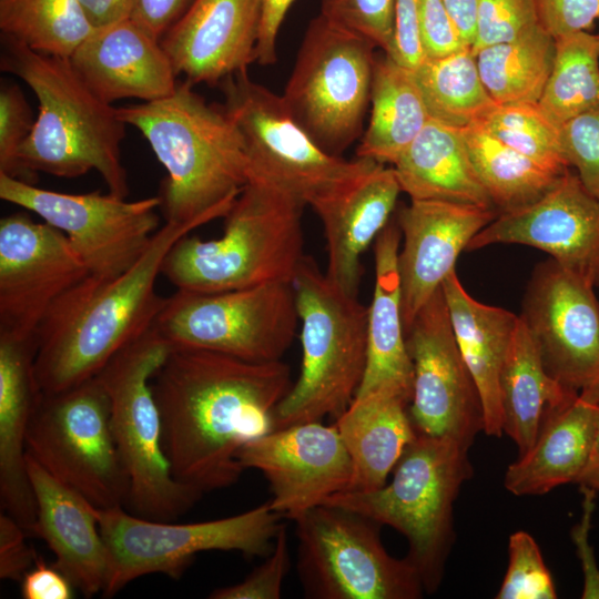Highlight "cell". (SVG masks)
Returning <instances> with one entry per match:
<instances>
[{"label":"cell","mask_w":599,"mask_h":599,"mask_svg":"<svg viewBox=\"0 0 599 599\" xmlns=\"http://www.w3.org/2000/svg\"><path fill=\"white\" fill-rule=\"evenodd\" d=\"M173 476L202 494L234 485L241 448L274 429L290 367L173 347L151 380Z\"/></svg>","instance_id":"1"},{"label":"cell","mask_w":599,"mask_h":599,"mask_svg":"<svg viewBox=\"0 0 599 599\" xmlns=\"http://www.w3.org/2000/svg\"><path fill=\"white\" fill-rule=\"evenodd\" d=\"M192 231L165 222L128 271L111 278L88 275L55 301L37 331L34 367L42 393L95 377L153 326L166 300L155 288L163 260Z\"/></svg>","instance_id":"2"},{"label":"cell","mask_w":599,"mask_h":599,"mask_svg":"<svg viewBox=\"0 0 599 599\" xmlns=\"http://www.w3.org/2000/svg\"><path fill=\"white\" fill-rule=\"evenodd\" d=\"M193 87L183 80L164 99L118 111L166 171L159 192L165 222L195 230L229 213L250 181V164L222 105L207 103Z\"/></svg>","instance_id":"3"},{"label":"cell","mask_w":599,"mask_h":599,"mask_svg":"<svg viewBox=\"0 0 599 599\" xmlns=\"http://www.w3.org/2000/svg\"><path fill=\"white\" fill-rule=\"evenodd\" d=\"M0 68L21 79L38 100L33 129L19 160L35 182L38 172L72 179L97 171L109 193L129 195L121 159L126 123L100 99L69 59L35 52L2 35Z\"/></svg>","instance_id":"4"},{"label":"cell","mask_w":599,"mask_h":599,"mask_svg":"<svg viewBox=\"0 0 599 599\" xmlns=\"http://www.w3.org/2000/svg\"><path fill=\"white\" fill-rule=\"evenodd\" d=\"M305 205L260 180H250L224 219L223 235L182 236L161 275L176 290L216 293L266 283H293L305 260Z\"/></svg>","instance_id":"5"},{"label":"cell","mask_w":599,"mask_h":599,"mask_svg":"<svg viewBox=\"0 0 599 599\" xmlns=\"http://www.w3.org/2000/svg\"><path fill=\"white\" fill-rule=\"evenodd\" d=\"M468 449L450 439L416 434L382 488L342 491L324 504L353 510L405 536L406 558L425 592L433 593L454 542L455 500L473 475Z\"/></svg>","instance_id":"6"},{"label":"cell","mask_w":599,"mask_h":599,"mask_svg":"<svg viewBox=\"0 0 599 599\" xmlns=\"http://www.w3.org/2000/svg\"><path fill=\"white\" fill-rule=\"evenodd\" d=\"M302 367L274 412V429L337 418L354 399L367 363L368 307L335 287L311 257L293 282Z\"/></svg>","instance_id":"7"},{"label":"cell","mask_w":599,"mask_h":599,"mask_svg":"<svg viewBox=\"0 0 599 599\" xmlns=\"http://www.w3.org/2000/svg\"><path fill=\"white\" fill-rule=\"evenodd\" d=\"M171 348L152 326L97 375L110 398L112 432L129 479L126 507L158 521L177 519L203 495L175 479L162 445L151 380Z\"/></svg>","instance_id":"8"},{"label":"cell","mask_w":599,"mask_h":599,"mask_svg":"<svg viewBox=\"0 0 599 599\" xmlns=\"http://www.w3.org/2000/svg\"><path fill=\"white\" fill-rule=\"evenodd\" d=\"M220 85L222 108L244 143L250 180L263 181L313 207L377 163L327 153L294 119L282 95L254 81L247 70Z\"/></svg>","instance_id":"9"},{"label":"cell","mask_w":599,"mask_h":599,"mask_svg":"<svg viewBox=\"0 0 599 599\" xmlns=\"http://www.w3.org/2000/svg\"><path fill=\"white\" fill-rule=\"evenodd\" d=\"M93 510L109 556L104 597H112L133 580L152 573L179 579L195 556L204 551L267 557L282 526V517L268 501L231 517L190 524L148 519L124 507L93 506Z\"/></svg>","instance_id":"10"},{"label":"cell","mask_w":599,"mask_h":599,"mask_svg":"<svg viewBox=\"0 0 599 599\" xmlns=\"http://www.w3.org/2000/svg\"><path fill=\"white\" fill-rule=\"evenodd\" d=\"M26 455L94 507H126L129 479L112 432L110 398L98 376L42 393Z\"/></svg>","instance_id":"11"},{"label":"cell","mask_w":599,"mask_h":599,"mask_svg":"<svg viewBox=\"0 0 599 599\" xmlns=\"http://www.w3.org/2000/svg\"><path fill=\"white\" fill-rule=\"evenodd\" d=\"M296 570L311 599H419L416 568L384 548L376 521L323 504L294 520Z\"/></svg>","instance_id":"12"},{"label":"cell","mask_w":599,"mask_h":599,"mask_svg":"<svg viewBox=\"0 0 599 599\" xmlns=\"http://www.w3.org/2000/svg\"><path fill=\"white\" fill-rule=\"evenodd\" d=\"M375 47L318 14L302 40L282 98L327 153H342L363 134Z\"/></svg>","instance_id":"13"},{"label":"cell","mask_w":599,"mask_h":599,"mask_svg":"<svg viewBox=\"0 0 599 599\" xmlns=\"http://www.w3.org/2000/svg\"><path fill=\"white\" fill-rule=\"evenodd\" d=\"M293 283L166 297L153 327L171 347L222 353L248 362L281 361L296 334Z\"/></svg>","instance_id":"14"},{"label":"cell","mask_w":599,"mask_h":599,"mask_svg":"<svg viewBox=\"0 0 599 599\" xmlns=\"http://www.w3.org/2000/svg\"><path fill=\"white\" fill-rule=\"evenodd\" d=\"M0 199L61 231L89 275L100 278L128 271L160 229L159 195L128 201L109 192L63 193L0 173Z\"/></svg>","instance_id":"15"},{"label":"cell","mask_w":599,"mask_h":599,"mask_svg":"<svg viewBox=\"0 0 599 599\" xmlns=\"http://www.w3.org/2000/svg\"><path fill=\"white\" fill-rule=\"evenodd\" d=\"M413 365L408 413L416 434L470 447L484 430L480 395L458 348L440 287L405 332Z\"/></svg>","instance_id":"16"},{"label":"cell","mask_w":599,"mask_h":599,"mask_svg":"<svg viewBox=\"0 0 599 599\" xmlns=\"http://www.w3.org/2000/svg\"><path fill=\"white\" fill-rule=\"evenodd\" d=\"M519 316L547 373L567 390L599 402L595 287L549 258L535 267Z\"/></svg>","instance_id":"17"},{"label":"cell","mask_w":599,"mask_h":599,"mask_svg":"<svg viewBox=\"0 0 599 599\" xmlns=\"http://www.w3.org/2000/svg\"><path fill=\"white\" fill-rule=\"evenodd\" d=\"M89 275L68 237L17 212L0 220V333L37 335L43 317Z\"/></svg>","instance_id":"18"},{"label":"cell","mask_w":599,"mask_h":599,"mask_svg":"<svg viewBox=\"0 0 599 599\" xmlns=\"http://www.w3.org/2000/svg\"><path fill=\"white\" fill-rule=\"evenodd\" d=\"M244 469L261 471L268 481L271 508L297 519L351 487L353 465L335 425L307 422L251 440L238 451Z\"/></svg>","instance_id":"19"},{"label":"cell","mask_w":599,"mask_h":599,"mask_svg":"<svg viewBox=\"0 0 599 599\" xmlns=\"http://www.w3.org/2000/svg\"><path fill=\"white\" fill-rule=\"evenodd\" d=\"M541 250L561 267L599 287V199L567 170L537 202L499 213L478 232L466 251L493 244Z\"/></svg>","instance_id":"20"},{"label":"cell","mask_w":599,"mask_h":599,"mask_svg":"<svg viewBox=\"0 0 599 599\" xmlns=\"http://www.w3.org/2000/svg\"><path fill=\"white\" fill-rule=\"evenodd\" d=\"M498 214L496 209L438 200H410L398 211L396 222L403 240L398 271L405 332L455 271L461 251Z\"/></svg>","instance_id":"21"},{"label":"cell","mask_w":599,"mask_h":599,"mask_svg":"<svg viewBox=\"0 0 599 599\" xmlns=\"http://www.w3.org/2000/svg\"><path fill=\"white\" fill-rule=\"evenodd\" d=\"M261 0H192L161 38L177 75L219 85L255 62Z\"/></svg>","instance_id":"22"},{"label":"cell","mask_w":599,"mask_h":599,"mask_svg":"<svg viewBox=\"0 0 599 599\" xmlns=\"http://www.w3.org/2000/svg\"><path fill=\"white\" fill-rule=\"evenodd\" d=\"M104 102H151L171 95L179 82L161 41L131 17L97 27L69 59Z\"/></svg>","instance_id":"23"},{"label":"cell","mask_w":599,"mask_h":599,"mask_svg":"<svg viewBox=\"0 0 599 599\" xmlns=\"http://www.w3.org/2000/svg\"><path fill=\"white\" fill-rule=\"evenodd\" d=\"M400 192L394 167L374 163L339 192L312 207L326 240L325 275L344 294L358 296L362 256L389 223Z\"/></svg>","instance_id":"24"},{"label":"cell","mask_w":599,"mask_h":599,"mask_svg":"<svg viewBox=\"0 0 599 599\" xmlns=\"http://www.w3.org/2000/svg\"><path fill=\"white\" fill-rule=\"evenodd\" d=\"M37 335L0 333V500L28 534L37 507L27 469L26 439L42 396L35 376Z\"/></svg>","instance_id":"25"},{"label":"cell","mask_w":599,"mask_h":599,"mask_svg":"<svg viewBox=\"0 0 599 599\" xmlns=\"http://www.w3.org/2000/svg\"><path fill=\"white\" fill-rule=\"evenodd\" d=\"M27 469L37 507L32 535L45 541L52 565L77 590L88 598L102 593L109 556L93 505L28 456Z\"/></svg>","instance_id":"26"},{"label":"cell","mask_w":599,"mask_h":599,"mask_svg":"<svg viewBox=\"0 0 599 599\" xmlns=\"http://www.w3.org/2000/svg\"><path fill=\"white\" fill-rule=\"evenodd\" d=\"M400 242L402 233L396 221H389L374 242L375 282L367 316V363L355 396L390 389L410 403L413 365L402 314Z\"/></svg>","instance_id":"27"},{"label":"cell","mask_w":599,"mask_h":599,"mask_svg":"<svg viewBox=\"0 0 599 599\" xmlns=\"http://www.w3.org/2000/svg\"><path fill=\"white\" fill-rule=\"evenodd\" d=\"M598 403L579 394L566 404L547 406L534 444L508 466L505 488L516 496H538L577 484L589 461Z\"/></svg>","instance_id":"28"},{"label":"cell","mask_w":599,"mask_h":599,"mask_svg":"<svg viewBox=\"0 0 599 599\" xmlns=\"http://www.w3.org/2000/svg\"><path fill=\"white\" fill-rule=\"evenodd\" d=\"M455 338L480 395L484 432L502 435L500 375L519 315L475 300L456 271L441 285Z\"/></svg>","instance_id":"29"},{"label":"cell","mask_w":599,"mask_h":599,"mask_svg":"<svg viewBox=\"0 0 599 599\" xmlns=\"http://www.w3.org/2000/svg\"><path fill=\"white\" fill-rule=\"evenodd\" d=\"M409 400L390 389L355 396L335 418V427L353 465L348 490L382 488L416 432L408 413Z\"/></svg>","instance_id":"30"},{"label":"cell","mask_w":599,"mask_h":599,"mask_svg":"<svg viewBox=\"0 0 599 599\" xmlns=\"http://www.w3.org/2000/svg\"><path fill=\"white\" fill-rule=\"evenodd\" d=\"M393 167L402 192L410 200L496 209L474 169L460 129L430 119Z\"/></svg>","instance_id":"31"},{"label":"cell","mask_w":599,"mask_h":599,"mask_svg":"<svg viewBox=\"0 0 599 599\" xmlns=\"http://www.w3.org/2000/svg\"><path fill=\"white\" fill-rule=\"evenodd\" d=\"M369 103V122L356 155L394 165L432 119L413 71L386 54L376 59Z\"/></svg>","instance_id":"32"},{"label":"cell","mask_w":599,"mask_h":599,"mask_svg":"<svg viewBox=\"0 0 599 599\" xmlns=\"http://www.w3.org/2000/svg\"><path fill=\"white\" fill-rule=\"evenodd\" d=\"M578 395L564 388L547 373L519 316L500 375L502 434L515 441L519 455L534 444L545 408L566 404Z\"/></svg>","instance_id":"33"},{"label":"cell","mask_w":599,"mask_h":599,"mask_svg":"<svg viewBox=\"0 0 599 599\" xmlns=\"http://www.w3.org/2000/svg\"><path fill=\"white\" fill-rule=\"evenodd\" d=\"M556 40L538 24L526 34L475 52L481 81L497 104L538 103L551 72Z\"/></svg>","instance_id":"34"},{"label":"cell","mask_w":599,"mask_h":599,"mask_svg":"<svg viewBox=\"0 0 599 599\" xmlns=\"http://www.w3.org/2000/svg\"><path fill=\"white\" fill-rule=\"evenodd\" d=\"M463 132L474 169L499 213L531 205L560 176L498 141L477 124Z\"/></svg>","instance_id":"35"},{"label":"cell","mask_w":599,"mask_h":599,"mask_svg":"<svg viewBox=\"0 0 599 599\" xmlns=\"http://www.w3.org/2000/svg\"><path fill=\"white\" fill-rule=\"evenodd\" d=\"M432 119L464 130L479 123L497 104L486 90L471 48L425 59L413 70Z\"/></svg>","instance_id":"36"},{"label":"cell","mask_w":599,"mask_h":599,"mask_svg":"<svg viewBox=\"0 0 599 599\" xmlns=\"http://www.w3.org/2000/svg\"><path fill=\"white\" fill-rule=\"evenodd\" d=\"M97 27L79 0H0V30L31 50L70 59Z\"/></svg>","instance_id":"37"},{"label":"cell","mask_w":599,"mask_h":599,"mask_svg":"<svg viewBox=\"0 0 599 599\" xmlns=\"http://www.w3.org/2000/svg\"><path fill=\"white\" fill-rule=\"evenodd\" d=\"M555 40L554 64L538 105L560 128L599 109V33L581 31Z\"/></svg>","instance_id":"38"},{"label":"cell","mask_w":599,"mask_h":599,"mask_svg":"<svg viewBox=\"0 0 599 599\" xmlns=\"http://www.w3.org/2000/svg\"><path fill=\"white\" fill-rule=\"evenodd\" d=\"M477 125L555 174L569 170L560 128L547 118L538 103L496 104Z\"/></svg>","instance_id":"39"},{"label":"cell","mask_w":599,"mask_h":599,"mask_svg":"<svg viewBox=\"0 0 599 599\" xmlns=\"http://www.w3.org/2000/svg\"><path fill=\"white\" fill-rule=\"evenodd\" d=\"M509 561L497 599H555L550 571L534 537L526 531L510 535Z\"/></svg>","instance_id":"40"},{"label":"cell","mask_w":599,"mask_h":599,"mask_svg":"<svg viewBox=\"0 0 599 599\" xmlns=\"http://www.w3.org/2000/svg\"><path fill=\"white\" fill-rule=\"evenodd\" d=\"M328 22L355 34L388 54L394 35V0H322Z\"/></svg>","instance_id":"41"},{"label":"cell","mask_w":599,"mask_h":599,"mask_svg":"<svg viewBox=\"0 0 599 599\" xmlns=\"http://www.w3.org/2000/svg\"><path fill=\"white\" fill-rule=\"evenodd\" d=\"M35 118L20 87L9 81L0 85V173L32 183L21 166L19 152L29 138Z\"/></svg>","instance_id":"42"},{"label":"cell","mask_w":599,"mask_h":599,"mask_svg":"<svg viewBox=\"0 0 599 599\" xmlns=\"http://www.w3.org/2000/svg\"><path fill=\"white\" fill-rule=\"evenodd\" d=\"M538 24L536 0H479L471 50L512 41Z\"/></svg>","instance_id":"43"},{"label":"cell","mask_w":599,"mask_h":599,"mask_svg":"<svg viewBox=\"0 0 599 599\" xmlns=\"http://www.w3.org/2000/svg\"><path fill=\"white\" fill-rule=\"evenodd\" d=\"M291 567L287 531L281 526L271 552L242 581L214 589L211 599H280L284 579Z\"/></svg>","instance_id":"44"},{"label":"cell","mask_w":599,"mask_h":599,"mask_svg":"<svg viewBox=\"0 0 599 599\" xmlns=\"http://www.w3.org/2000/svg\"><path fill=\"white\" fill-rule=\"evenodd\" d=\"M565 159L582 185L599 199V109L560 126Z\"/></svg>","instance_id":"45"},{"label":"cell","mask_w":599,"mask_h":599,"mask_svg":"<svg viewBox=\"0 0 599 599\" xmlns=\"http://www.w3.org/2000/svg\"><path fill=\"white\" fill-rule=\"evenodd\" d=\"M419 33L425 59L468 48L443 0H419Z\"/></svg>","instance_id":"46"},{"label":"cell","mask_w":599,"mask_h":599,"mask_svg":"<svg viewBox=\"0 0 599 599\" xmlns=\"http://www.w3.org/2000/svg\"><path fill=\"white\" fill-rule=\"evenodd\" d=\"M540 26L554 39L589 31L599 22V0H536Z\"/></svg>","instance_id":"47"},{"label":"cell","mask_w":599,"mask_h":599,"mask_svg":"<svg viewBox=\"0 0 599 599\" xmlns=\"http://www.w3.org/2000/svg\"><path fill=\"white\" fill-rule=\"evenodd\" d=\"M386 55L412 71L425 60L419 33V0H394L393 44Z\"/></svg>","instance_id":"48"},{"label":"cell","mask_w":599,"mask_h":599,"mask_svg":"<svg viewBox=\"0 0 599 599\" xmlns=\"http://www.w3.org/2000/svg\"><path fill=\"white\" fill-rule=\"evenodd\" d=\"M26 529L8 512L0 515V578L21 581L34 565L35 551L26 542Z\"/></svg>","instance_id":"49"},{"label":"cell","mask_w":599,"mask_h":599,"mask_svg":"<svg viewBox=\"0 0 599 599\" xmlns=\"http://www.w3.org/2000/svg\"><path fill=\"white\" fill-rule=\"evenodd\" d=\"M582 494V515L578 525L571 529V539L581 562L583 572L582 599H599V567L593 548L589 542L591 518L596 508L597 490L580 486Z\"/></svg>","instance_id":"50"},{"label":"cell","mask_w":599,"mask_h":599,"mask_svg":"<svg viewBox=\"0 0 599 599\" xmlns=\"http://www.w3.org/2000/svg\"><path fill=\"white\" fill-rule=\"evenodd\" d=\"M23 599H71L74 597V586L53 565H48L43 558L37 557L34 565L20 581Z\"/></svg>","instance_id":"51"},{"label":"cell","mask_w":599,"mask_h":599,"mask_svg":"<svg viewBox=\"0 0 599 599\" xmlns=\"http://www.w3.org/2000/svg\"><path fill=\"white\" fill-rule=\"evenodd\" d=\"M192 0H135L131 18L161 40Z\"/></svg>","instance_id":"52"},{"label":"cell","mask_w":599,"mask_h":599,"mask_svg":"<svg viewBox=\"0 0 599 599\" xmlns=\"http://www.w3.org/2000/svg\"><path fill=\"white\" fill-rule=\"evenodd\" d=\"M295 0H261V22L255 62L271 65L276 61V41L284 18Z\"/></svg>","instance_id":"53"},{"label":"cell","mask_w":599,"mask_h":599,"mask_svg":"<svg viewBox=\"0 0 599 599\" xmlns=\"http://www.w3.org/2000/svg\"><path fill=\"white\" fill-rule=\"evenodd\" d=\"M94 27L105 26L132 16L135 0H79Z\"/></svg>","instance_id":"54"},{"label":"cell","mask_w":599,"mask_h":599,"mask_svg":"<svg viewBox=\"0 0 599 599\" xmlns=\"http://www.w3.org/2000/svg\"><path fill=\"white\" fill-rule=\"evenodd\" d=\"M463 39L471 48L479 0H443Z\"/></svg>","instance_id":"55"},{"label":"cell","mask_w":599,"mask_h":599,"mask_svg":"<svg viewBox=\"0 0 599 599\" xmlns=\"http://www.w3.org/2000/svg\"><path fill=\"white\" fill-rule=\"evenodd\" d=\"M597 464H599V403L596 404L595 410H593V435H592L591 451H590V457H589L587 468Z\"/></svg>","instance_id":"56"},{"label":"cell","mask_w":599,"mask_h":599,"mask_svg":"<svg viewBox=\"0 0 599 599\" xmlns=\"http://www.w3.org/2000/svg\"><path fill=\"white\" fill-rule=\"evenodd\" d=\"M577 484H579V486H587L599 491V464L588 467Z\"/></svg>","instance_id":"57"}]
</instances>
